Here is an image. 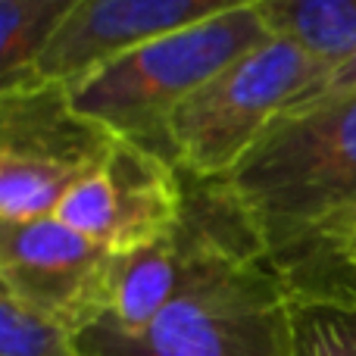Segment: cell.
<instances>
[{
  "label": "cell",
  "instance_id": "1",
  "mask_svg": "<svg viewBox=\"0 0 356 356\" xmlns=\"http://www.w3.org/2000/svg\"><path fill=\"white\" fill-rule=\"evenodd\" d=\"M207 188L284 278L353 266L356 91L288 110Z\"/></svg>",
  "mask_w": 356,
  "mask_h": 356
},
{
  "label": "cell",
  "instance_id": "2",
  "mask_svg": "<svg viewBox=\"0 0 356 356\" xmlns=\"http://www.w3.org/2000/svg\"><path fill=\"white\" fill-rule=\"evenodd\" d=\"M325 75V63L272 35L197 88L166 119L154 147L184 178L213 184L232 172L284 113L313 97Z\"/></svg>",
  "mask_w": 356,
  "mask_h": 356
},
{
  "label": "cell",
  "instance_id": "3",
  "mask_svg": "<svg viewBox=\"0 0 356 356\" xmlns=\"http://www.w3.org/2000/svg\"><path fill=\"white\" fill-rule=\"evenodd\" d=\"M257 6L144 41L69 81L75 110L122 138L156 144L166 119L216 72L269 41Z\"/></svg>",
  "mask_w": 356,
  "mask_h": 356
},
{
  "label": "cell",
  "instance_id": "4",
  "mask_svg": "<svg viewBox=\"0 0 356 356\" xmlns=\"http://www.w3.org/2000/svg\"><path fill=\"white\" fill-rule=\"evenodd\" d=\"M288 278L259 250L197 278L135 338L79 334L81 356H291Z\"/></svg>",
  "mask_w": 356,
  "mask_h": 356
},
{
  "label": "cell",
  "instance_id": "5",
  "mask_svg": "<svg viewBox=\"0 0 356 356\" xmlns=\"http://www.w3.org/2000/svg\"><path fill=\"white\" fill-rule=\"evenodd\" d=\"M116 138L104 122L75 110L60 81L29 75L0 85V222L56 216Z\"/></svg>",
  "mask_w": 356,
  "mask_h": 356
},
{
  "label": "cell",
  "instance_id": "6",
  "mask_svg": "<svg viewBox=\"0 0 356 356\" xmlns=\"http://www.w3.org/2000/svg\"><path fill=\"white\" fill-rule=\"evenodd\" d=\"M188 203L191 181L160 147L119 135L97 169L69 191L56 219L125 257L172 234Z\"/></svg>",
  "mask_w": 356,
  "mask_h": 356
},
{
  "label": "cell",
  "instance_id": "7",
  "mask_svg": "<svg viewBox=\"0 0 356 356\" xmlns=\"http://www.w3.org/2000/svg\"><path fill=\"white\" fill-rule=\"evenodd\" d=\"M116 253L56 216L0 222V291L85 334L104 322Z\"/></svg>",
  "mask_w": 356,
  "mask_h": 356
},
{
  "label": "cell",
  "instance_id": "8",
  "mask_svg": "<svg viewBox=\"0 0 356 356\" xmlns=\"http://www.w3.org/2000/svg\"><path fill=\"white\" fill-rule=\"evenodd\" d=\"M259 3L263 0H85L38 56L35 75L69 85L129 47Z\"/></svg>",
  "mask_w": 356,
  "mask_h": 356
},
{
  "label": "cell",
  "instance_id": "9",
  "mask_svg": "<svg viewBox=\"0 0 356 356\" xmlns=\"http://www.w3.org/2000/svg\"><path fill=\"white\" fill-rule=\"evenodd\" d=\"M291 356H356V266L288 278Z\"/></svg>",
  "mask_w": 356,
  "mask_h": 356
},
{
  "label": "cell",
  "instance_id": "10",
  "mask_svg": "<svg viewBox=\"0 0 356 356\" xmlns=\"http://www.w3.org/2000/svg\"><path fill=\"white\" fill-rule=\"evenodd\" d=\"M257 10L272 35L294 41L328 69L356 50V0H263Z\"/></svg>",
  "mask_w": 356,
  "mask_h": 356
},
{
  "label": "cell",
  "instance_id": "11",
  "mask_svg": "<svg viewBox=\"0 0 356 356\" xmlns=\"http://www.w3.org/2000/svg\"><path fill=\"white\" fill-rule=\"evenodd\" d=\"M85 0H0V85L35 75V63Z\"/></svg>",
  "mask_w": 356,
  "mask_h": 356
},
{
  "label": "cell",
  "instance_id": "12",
  "mask_svg": "<svg viewBox=\"0 0 356 356\" xmlns=\"http://www.w3.org/2000/svg\"><path fill=\"white\" fill-rule=\"evenodd\" d=\"M0 356H81L79 332L0 291Z\"/></svg>",
  "mask_w": 356,
  "mask_h": 356
},
{
  "label": "cell",
  "instance_id": "13",
  "mask_svg": "<svg viewBox=\"0 0 356 356\" xmlns=\"http://www.w3.org/2000/svg\"><path fill=\"white\" fill-rule=\"evenodd\" d=\"M356 91V50L347 56L344 63L328 69V75L322 79V85L313 91V97L307 100H316V97H334V94H353ZM303 100V104H307Z\"/></svg>",
  "mask_w": 356,
  "mask_h": 356
},
{
  "label": "cell",
  "instance_id": "14",
  "mask_svg": "<svg viewBox=\"0 0 356 356\" xmlns=\"http://www.w3.org/2000/svg\"><path fill=\"white\" fill-rule=\"evenodd\" d=\"M353 266H356V259H353Z\"/></svg>",
  "mask_w": 356,
  "mask_h": 356
}]
</instances>
